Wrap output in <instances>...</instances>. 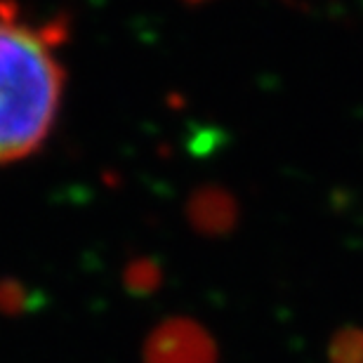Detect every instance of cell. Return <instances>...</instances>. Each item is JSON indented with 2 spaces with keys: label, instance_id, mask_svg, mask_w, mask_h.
<instances>
[{
  "label": "cell",
  "instance_id": "6da1fadb",
  "mask_svg": "<svg viewBox=\"0 0 363 363\" xmlns=\"http://www.w3.org/2000/svg\"><path fill=\"white\" fill-rule=\"evenodd\" d=\"M64 69L55 35L0 12V165L45 142L60 113Z\"/></svg>",
  "mask_w": 363,
  "mask_h": 363
},
{
  "label": "cell",
  "instance_id": "7a4b0ae2",
  "mask_svg": "<svg viewBox=\"0 0 363 363\" xmlns=\"http://www.w3.org/2000/svg\"><path fill=\"white\" fill-rule=\"evenodd\" d=\"M151 363H215V352L199 328L179 325L156 340Z\"/></svg>",
  "mask_w": 363,
  "mask_h": 363
},
{
  "label": "cell",
  "instance_id": "3957f363",
  "mask_svg": "<svg viewBox=\"0 0 363 363\" xmlns=\"http://www.w3.org/2000/svg\"><path fill=\"white\" fill-rule=\"evenodd\" d=\"M333 363H363V328H342L335 333L328 350Z\"/></svg>",
  "mask_w": 363,
  "mask_h": 363
}]
</instances>
